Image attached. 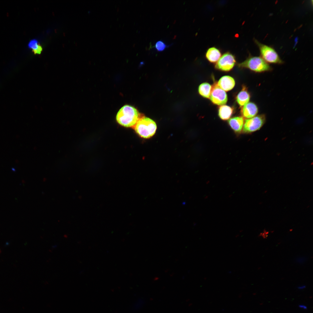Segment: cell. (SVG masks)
I'll list each match as a JSON object with an SVG mask.
<instances>
[{"instance_id":"obj_1","label":"cell","mask_w":313,"mask_h":313,"mask_svg":"<svg viewBox=\"0 0 313 313\" xmlns=\"http://www.w3.org/2000/svg\"><path fill=\"white\" fill-rule=\"evenodd\" d=\"M140 118V114L137 110L129 105L122 107L116 116L118 123L126 127H134Z\"/></svg>"},{"instance_id":"obj_2","label":"cell","mask_w":313,"mask_h":313,"mask_svg":"<svg viewBox=\"0 0 313 313\" xmlns=\"http://www.w3.org/2000/svg\"><path fill=\"white\" fill-rule=\"evenodd\" d=\"M238 65L240 68H248L257 73L270 71L272 70L271 67L260 56H253L250 55Z\"/></svg>"},{"instance_id":"obj_3","label":"cell","mask_w":313,"mask_h":313,"mask_svg":"<svg viewBox=\"0 0 313 313\" xmlns=\"http://www.w3.org/2000/svg\"><path fill=\"white\" fill-rule=\"evenodd\" d=\"M134 127L137 134L146 139L152 137L157 128L156 125L154 121L145 117L140 118Z\"/></svg>"},{"instance_id":"obj_4","label":"cell","mask_w":313,"mask_h":313,"mask_svg":"<svg viewBox=\"0 0 313 313\" xmlns=\"http://www.w3.org/2000/svg\"><path fill=\"white\" fill-rule=\"evenodd\" d=\"M254 42L259 50L260 57L268 63L283 64L284 62L272 47L263 44L256 39Z\"/></svg>"},{"instance_id":"obj_5","label":"cell","mask_w":313,"mask_h":313,"mask_svg":"<svg viewBox=\"0 0 313 313\" xmlns=\"http://www.w3.org/2000/svg\"><path fill=\"white\" fill-rule=\"evenodd\" d=\"M266 117L265 114H261L251 118L245 120L242 132L250 133L259 130L265 122Z\"/></svg>"},{"instance_id":"obj_6","label":"cell","mask_w":313,"mask_h":313,"mask_svg":"<svg viewBox=\"0 0 313 313\" xmlns=\"http://www.w3.org/2000/svg\"><path fill=\"white\" fill-rule=\"evenodd\" d=\"M236 63L234 56L230 52L224 53L221 56L215 65L216 69L228 71L234 67Z\"/></svg>"},{"instance_id":"obj_7","label":"cell","mask_w":313,"mask_h":313,"mask_svg":"<svg viewBox=\"0 0 313 313\" xmlns=\"http://www.w3.org/2000/svg\"><path fill=\"white\" fill-rule=\"evenodd\" d=\"M209 98L214 104L218 105H223L226 103L228 100L226 92L216 83L212 88Z\"/></svg>"},{"instance_id":"obj_8","label":"cell","mask_w":313,"mask_h":313,"mask_svg":"<svg viewBox=\"0 0 313 313\" xmlns=\"http://www.w3.org/2000/svg\"><path fill=\"white\" fill-rule=\"evenodd\" d=\"M258 112V108L254 103L250 102L243 106L241 109V114L246 119H249L255 116Z\"/></svg>"},{"instance_id":"obj_9","label":"cell","mask_w":313,"mask_h":313,"mask_svg":"<svg viewBox=\"0 0 313 313\" xmlns=\"http://www.w3.org/2000/svg\"><path fill=\"white\" fill-rule=\"evenodd\" d=\"M235 82L234 79L229 76L221 77L217 85L224 91H228L232 90L234 87Z\"/></svg>"},{"instance_id":"obj_10","label":"cell","mask_w":313,"mask_h":313,"mask_svg":"<svg viewBox=\"0 0 313 313\" xmlns=\"http://www.w3.org/2000/svg\"><path fill=\"white\" fill-rule=\"evenodd\" d=\"M228 123L234 131L238 133L241 132L243 128L244 119L242 117H234L229 119Z\"/></svg>"},{"instance_id":"obj_11","label":"cell","mask_w":313,"mask_h":313,"mask_svg":"<svg viewBox=\"0 0 313 313\" xmlns=\"http://www.w3.org/2000/svg\"><path fill=\"white\" fill-rule=\"evenodd\" d=\"M221 56V54L220 50L214 47L209 48L205 53V57L207 59L212 63L217 62Z\"/></svg>"},{"instance_id":"obj_12","label":"cell","mask_w":313,"mask_h":313,"mask_svg":"<svg viewBox=\"0 0 313 313\" xmlns=\"http://www.w3.org/2000/svg\"><path fill=\"white\" fill-rule=\"evenodd\" d=\"M250 97V94L248 91L247 88L243 86L241 91L236 96V101L239 105L241 107L248 103Z\"/></svg>"},{"instance_id":"obj_13","label":"cell","mask_w":313,"mask_h":313,"mask_svg":"<svg viewBox=\"0 0 313 313\" xmlns=\"http://www.w3.org/2000/svg\"><path fill=\"white\" fill-rule=\"evenodd\" d=\"M233 112V109L227 105H222L219 108L218 115L221 119L226 120L230 118Z\"/></svg>"},{"instance_id":"obj_14","label":"cell","mask_w":313,"mask_h":313,"mask_svg":"<svg viewBox=\"0 0 313 313\" xmlns=\"http://www.w3.org/2000/svg\"><path fill=\"white\" fill-rule=\"evenodd\" d=\"M212 88V86L209 83H203L200 84L199 87V92L203 97L209 98H210Z\"/></svg>"},{"instance_id":"obj_15","label":"cell","mask_w":313,"mask_h":313,"mask_svg":"<svg viewBox=\"0 0 313 313\" xmlns=\"http://www.w3.org/2000/svg\"><path fill=\"white\" fill-rule=\"evenodd\" d=\"M29 46L35 53H39L42 50L41 46L34 41H31L29 43Z\"/></svg>"},{"instance_id":"obj_16","label":"cell","mask_w":313,"mask_h":313,"mask_svg":"<svg viewBox=\"0 0 313 313\" xmlns=\"http://www.w3.org/2000/svg\"><path fill=\"white\" fill-rule=\"evenodd\" d=\"M169 46H167L164 42L161 40L157 41L155 44V48L158 51H162Z\"/></svg>"},{"instance_id":"obj_17","label":"cell","mask_w":313,"mask_h":313,"mask_svg":"<svg viewBox=\"0 0 313 313\" xmlns=\"http://www.w3.org/2000/svg\"><path fill=\"white\" fill-rule=\"evenodd\" d=\"M299 307L303 310H306L307 309V306L305 305L300 304L299 305Z\"/></svg>"},{"instance_id":"obj_18","label":"cell","mask_w":313,"mask_h":313,"mask_svg":"<svg viewBox=\"0 0 313 313\" xmlns=\"http://www.w3.org/2000/svg\"><path fill=\"white\" fill-rule=\"evenodd\" d=\"M305 287L306 286L305 285H302L298 287L297 288L299 290H303L305 289Z\"/></svg>"},{"instance_id":"obj_19","label":"cell","mask_w":313,"mask_h":313,"mask_svg":"<svg viewBox=\"0 0 313 313\" xmlns=\"http://www.w3.org/2000/svg\"><path fill=\"white\" fill-rule=\"evenodd\" d=\"M1 253V250H0V253Z\"/></svg>"}]
</instances>
